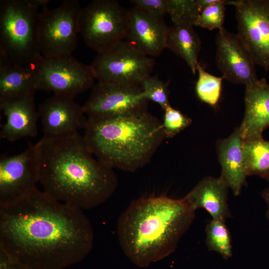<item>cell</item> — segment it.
Segmentation results:
<instances>
[{
    "label": "cell",
    "mask_w": 269,
    "mask_h": 269,
    "mask_svg": "<svg viewBox=\"0 0 269 269\" xmlns=\"http://www.w3.org/2000/svg\"><path fill=\"white\" fill-rule=\"evenodd\" d=\"M201 43L193 25L175 24L168 27L166 48L183 59L195 75Z\"/></svg>",
    "instance_id": "44dd1931"
},
{
    "label": "cell",
    "mask_w": 269,
    "mask_h": 269,
    "mask_svg": "<svg viewBox=\"0 0 269 269\" xmlns=\"http://www.w3.org/2000/svg\"><path fill=\"white\" fill-rule=\"evenodd\" d=\"M0 109L6 118L0 130L1 138L15 141L37 135L39 116L34 96L0 102Z\"/></svg>",
    "instance_id": "2e32d148"
},
{
    "label": "cell",
    "mask_w": 269,
    "mask_h": 269,
    "mask_svg": "<svg viewBox=\"0 0 269 269\" xmlns=\"http://www.w3.org/2000/svg\"><path fill=\"white\" fill-rule=\"evenodd\" d=\"M35 78L37 90L74 98L93 87L96 80L90 65L72 55L46 58L39 55L29 65Z\"/></svg>",
    "instance_id": "ba28073f"
},
{
    "label": "cell",
    "mask_w": 269,
    "mask_h": 269,
    "mask_svg": "<svg viewBox=\"0 0 269 269\" xmlns=\"http://www.w3.org/2000/svg\"><path fill=\"white\" fill-rule=\"evenodd\" d=\"M49 0L0 1V50L10 61L30 65L39 53L37 43L39 9Z\"/></svg>",
    "instance_id": "5b68a950"
},
{
    "label": "cell",
    "mask_w": 269,
    "mask_h": 269,
    "mask_svg": "<svg viewBox=\"0 0 269 269\" xmlns=\"http://www.w3.org/2000/svg\"><path fill=\"white\" fill-rule=\"evenodd\" d=\"M229 187L221 176L218 178L206 177L183 198L194 211L203 208L212 219L226 222L231 217L228 203Z\"/></svg>",
    "instance_id": "ac0fdd59"
},
{
    "label": "cell",
    "mask_w": 269,
    "mask_h": 269,
    "mask_svg": "<svg viewBox=\"0 0 269 269\" xmlns=\"http://www.w3.org/2000/svg\"><path fill=\"white\" fill-rule=\"evenodd\" d=\"M36 145L39 182L54 199L83 210L104 204L116 191L118 180L114 169L94 156L78 131L43 135Z\"/></svg>",
    "instance_id": "7a4b0ae2"
},
{
    "label": "cell",
    "mask_w": 269,
    "mask_h": 269,
    "mask_svg": "<svg viewBox=\"0 0 269 269\" xmlns=\"http://www.w3.org/2000/svg\"><path fill=\"white\" fill-rule=\"evenodd\" d=\"M164 111L162 124L165 138L173 137L191 123L192 121L189 118L171 106Z\"/></svg>",
    "instance_id": "83f0119b"
},
{
    "label": "cell",
    "mask_w": 269,
    "mask_h": 269,
    "mask_svg": "<svg viewBox=\"0 0 269 269\" xmlns=\"http://www.w3.org/2000/svg\"><path fill=\"white\" fill-rule=\"evenodd\" d=\"M94 234L82 210L37 188L0 207V252L25 269H63L84 258Z\"/></svg>",
    "instance_id": "6da1fadb"
},
{
    "label": "cell",
    "mask_w": 269,
    "mask_h": 269,
    "mask_svg": "<svg viewBox=\"0 0 269 269\" xmlns=\"http://www.w3.org/2000/svg\"><path fill=\"white\" fill-rule=\"evenodd\" d=\"M83 136L90 151L100 162L130 172L148 163L165 138L162 122L147 110L105 119L87 118Z\"/></svg>",
    "instance_id": "277c9868"
},
{
    "label": "cell",
    "mask_w": 269,
    "mask_h": 269,
    "mask_svg": "<svg viewBox=\"0 0 269 269\" xmlns=\"http://www.w3.org/2000/svg\"><path fill=\"white\" fill-rule=\"evenodd\" d=\"M44 136H59L84 128L87 121L83 106L74 98L54 95L42 102L38 109Z\"/></svg>",
    "instance_id": "5bb4252c"
},
{
    "label": "cell",
    "mask_w": 269,
    "mask_h": 269,
    "mask_svg": "<svg viewBox=\"0 0 269 269\" xmlns=\"http://www.w3.org/2000/svg\"><path fill=\"white\" fill-rule=\"evenodd\" d=\"M200 13L196 0H167V14L173 24H188L194 26Z\"/></svg>",
    "instance_id": "484cf974"
},
{
    "label": "cell",
    "mask_w": 269,
    "mask_h": 269,
    "mask_svg": "<svg viewBox=\"0 0 269 269\" xmlns=\"http://www.w3.org/2000/svg\"><path fill=\"white\" fill-rule=\"evenodd\" d=\"M134 6L163 17L167 14V0H131Z\"/></svg>",
    "instance_id": "f1b7e54d"
},
{
    "label": "cell",
    "mask_w": 269,
    "mask_h": 269,
    "mask_svg": "<svg viewBox=\"0 0 269 269\" xmlns=\"http://www.w3.org/2000/svg\"><path fill=\"white\" fill-rule=\"evenodd\" d=\"M225 221L212 219L206 227V244L209 251L220 255L225 260L233 255L231 237Z\"/></svg>",
    "instance_id": "603a6c76"
},
{
    "label": "cell",
    "mask_w": 269,
    "mask_h": 269,
    "mask_svg": "<svg viewBox=\"0 0 269 269\" xmlns=\"http://www.w3.org/2000/svg\"><path fill=\"white\" fill-rule=\"evenodd\" d=\"M234 6L237 35L256 65L269 70V0H226Z\"/></svg>",
    "instance_id": "30bf717a"
},
{
    "label": "cell",
    "mask_w": 269,
    "mask_h": 269,
    "mask_svg": "<svg viewBox=\"0 0 269 269\" xmlns=\"http://www.w3.org/2000/svg\"><path fill=\"white\" fill-rule=\"evenodd\" d=\"M36 91V82L30 65L14 64L0 51V102L34 96Z\"/></svg>",
    "instance_id": "ffe728a7"
},
{
    "label": "cell",
    "mask_w": 269,
    "mask_h": 269,
    "mask_svg": "<svg viewBox=\"0 0 269 269\" xmlns=\"http://www.w3.org/2000/svg\"><path fill=\"white\" fill-rule=\"evenodd\" d=\"M198 79L196 85V92L198 98L202 101L215 106L218 102L224 77H217L205 71L198 63L197 66Z\"/></svg>",
    "instance_id": "cb8c5ba5"
},
{
    "label": "cell",
    "mask_w": 269,
    "mask_h": 269,
    "mask_svg": "<svg viewBox=\"0 0 269 269\" xmlns=\"http://www.w3.org/2000/svg\"><path fill=\"white\" fill-rule=\"evenodd\" d=\"M168 82H164L156 76L149 75L141 81L140 87L143 99L158 104L164 111L170 106Z\"/></svg>",
    "instance_id": "d4e9b609"
},
{
    "label": "cell",
    "mask_w": 269,
    "mask_h": 269,
    "mask_svg": "<svg viewBox=\"0 0 269 269\" xmlns=\"http://www.w3.org/2000/svg\"><path fill=\"white\" fill-rule=\"evenodd\" d=\"M245 113L239 127L244 140L262 137L269 127V84L265 78L246 86Z\"/></svg>",
    "instance_id": "e0dca14e"
},
{
    "label": "cell",
    "mask_w": 269,
    "mask_h": 269,
    "mask_svg": "<svg viewBox=\"0 0 269 269\" xmlns=\"http://www.w3.org/2000/svg\"><path fill=\"white\" fill-rule=\"evenodd\" d=\"M129 10L115 0H95L82 8L80 33L87 45L97 53L125 40Z\"/></svg>",
    "instance_id": "52a82bcc"
},
{
    "label": "cell",
    "mask_w": 269,
    "mask_h": 269,
    "mask_svg": "<svg viewBox=\"0 0 269 269\" xmlns=\"http://www.w3.org/2000/svg\"><path fill=\"white\" fill-rule=\"evenodd\" d=\"M83 106L87 118L101 119L146 111L139 86L98 82Z\"/></svg>",
    "instance_id": "7c38bea8"
},
{
    "label": "cell",
    "mask_w": 269,
    "mask_h": 269,
    "mask_svg": "<svg viewBox=\"0 0 269 269\" xmlns=\"http://www.w3.org/2000/svg\"><path fill=\"white\" fill-rule=\"evenodd\" d=\"M39 163L36 144L22 152L0 158V207L14 204L36 188Z\"/></svg>",
    "instance_id": "8fae6325"
},
{
    "label": "cell",
    "mask_w": 269,
    "mask_h": 269,
    "mask_svg": "<svg viewBox=\"0 0 269 269\" xmlns=\"http://www.w3.org/2000/svg\"><path fill=\"white\" fill-rule=\"evenodd\" d=\"M215 42L216 63L224 78L246 86L258 79L253 58L237 34L222 27L219 29Z\"/></svg>",
    "instance_id": "4fadbf2b"
},
{
    "label": "cell",
    "mask_w": 269,
    "mask_h": 269,
    "mask_svg": "<svg viewBox=\"0 0 269 269\" xmlns=\"http://www.w3.org/2000/svg\"><path fill=\"white\" fill-rule=\"evenodd\" d=\"M244 139L239 128L227 138L218 142L217 150L222 167L221 176L234 195H240L247 176L243 151Z\"/></svg>",
    "instance_id": "d6986e66"
},
{
    "label": "cell",
    "mask_w": 269,
    "mask_h": 269,
    "mask_svg": "<svg viewBox=\"0 0 269 269\" xmlns=\"http://www.w3.org/2000/svg\"><path fill=\"white\" fill-rule=\"evenodd\" d=\"M154 65L153 58L126 40L97 53L91 65L98 82L127 86H139L143 79L150 75Z\"/></svg>",
    "instance_id": "9c48e42d"
},
{
    "label": "cell",
    "mask_w": 269,
    "mask_h": 269,
    "mask_svg": "<svg viewBox=\"0 0 269 269\" xmlns=\"http://www.w3.org/2000/svg\"><path fill=\"white\" fill-rule=\"evenodd\" d=\"M195 217L183 198L165 195L141 197L121 214L117 233L128 259L138 267H147L174 253Z\"/></svg>",
    "instance_id": "3957f363"
},
{
    "label": "cell",
    "mask_w": 269,
    "mask_h": 269,
    "mask_svg": "<svg viewBox=\"0 0 269 269\" xmlns=\"http://www.w3.org/2000/svg\"><path fill=\"white\" fill-rule=\"evenodd\" d=\"M261 196L267 204L266 216L269 222V186L262 191Z\"/></svg>",
    "instance_id": "f546056e"
},
{
    "label": "cell",
    "mask_w": 269,
    "mask_h": 269,
    "mask_svg": "<svg viewBox=\"0 0 269 269\" xmlns=\"http://www.w3.org/2000/svg\"><path fill=\"white\" fill-rule=\"evenodd\" d=\"M243 151L247 176L257 175L269 181V141L263 137L244 140Z\"/></svg>",
    "instance_id": "7402d4cb"
},
{
    "label": "cell",
    "mask_w": 269,
    "mask_h": 269,
    "mask_svg": "<svg viewBox=\"0 0 269 269\" xmlns=\"http://www.w3.org/2000/svg\"><path fill=\"white\" fill-rule=\"evenodd\" d=\"M81 9L77 0H65L53 8H42L37 25L40 55L46 58L72 55L78 45Z\"/></svg>",
    "instance_id": "8992f818"
},
{
    "label": "cell",
    "mask_w": 269,
    "mask_h": 269,
    "mask_svg": "<svg viewBox=\"0 0 269 269\" xmlns=\"http://www.w3.org/2000/svg\"><path fill=\"white\" fill-rule=\"evenodd\" d=\"M226 1L217 0L215 2L204 8L196 17L194 26L210 30L223 27Z\"/></svg>",
    "instance_id": "4316f807"
},
{
    "label": "cell",
    "mask_w": 269,
    "mask_h": 269,
    "mask_svg": "<svg viewBox=\"0 0 269 269\" xmlns=\"http://www.w3.org/2000/svg\"><path fill=\"white\" fill-rule=\"evenodd\" d=\"M168 29L163 17L134 6L129 10L125 40L143 54L157 57L166 48Z\"/></svg>",
    "instance_id": "9a60e30c"
}]
</instances>
